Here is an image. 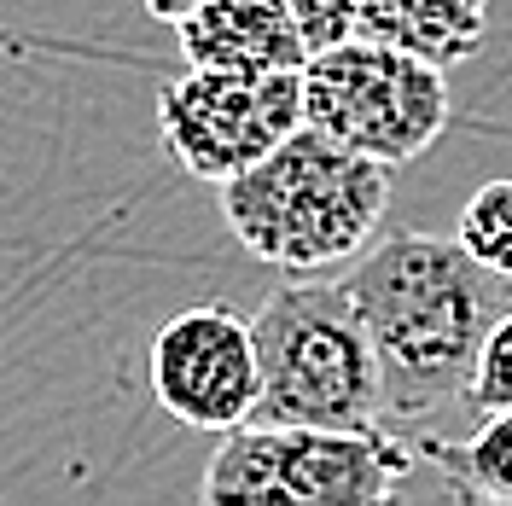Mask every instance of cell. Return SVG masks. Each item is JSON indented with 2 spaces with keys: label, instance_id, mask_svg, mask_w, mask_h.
Here are the masks:
<instances>
[{
  "label": "cell",
  "instance_id": "cell-1",
  "mask_svg": "<svg viewBox=\"0 0 512 506\" xmlns=\"http://www.w3.org/2000/svg\"><path fill=\"white\" fill-rule=\"evenodd\" d=\"M379 355L384 419H437L466 402L483 344L512 309V280L483 268L460 239L390 227L344 274Z\"/></svg>",
  "mask_w": 512,
  "mask_h": 506
},
{
  "label": "cell",
  "instance_id": "cell-2",
  "mask_svg": "<svg viewBox=\"0 0 512 506\" xmlns=\"http://www.w3.org/2000/svg\"><path fill=\"white\" fill-rule=\"evenodd\" d=\"M384 204L390 163L350 152L309 123L245 175L222 181V222L256 262L280 274H326L355 262L379 239Z\"/></svg>",
  "mask_w": 512,
  "mask_h": 506
},
{
  "label": "cell",
  "instance_id": "cell-3",
  "mask_svg": "<svg viewBox=\"0 0 512 506\" xmlns=\"http://www.w3.org/2000/svg\"><path fill=\"white\" fill-rule=\"evenodd\" d=\"M262 396L256 419L268 425H384V379L367 338V320L355 309L344 280L291 274L262 297L251 315Z\"/></svg>",
  "mask_w": 512,
  "mask_h": 506
},
{
  "label": "cell",
  "instance_id": "cell-4",
  "mask_svg": "<svg viewBox=\"0 0 512 506\" xmlns=\"http://www.w3.org/2000/svg\"><path fill=\"white\" fill-rule=\"evenodd\" d=\"M414 448L384 425H268L245 419L222 431L198 495L204 501H286V506H384L414 472Z\"/></svg>",
  "mask_w": 512,
  "mask_h": 506
},
{
  "label": "cell",
  "instance_id": "cell-5",
  "mask_svg": "<svg viewBox=\"0 0 512 506\" xmlns=\"http://www.w3.org/2000/svg\"><path fill=\"white\" fill-rule=\"evenodd\" d=\"M448 111L454 105L443 64L373 35L332 41L303 64V123L390 169L431 152L448 128Z\"/></svg>",
  "mask_w": 512,
  "mask_h": 506
},
{
  "label": "cell",
  "instance_id": "cell-6",
  "mask_svg": "<svg viewBox=\"0 0 512 506\" xmlns=\"http://www.w3.org/2000/svg\"><path fill=\"white\" fill-rule=\"evenodd\" d=\"M303 128V70H198L158 94V140L192 181L222 187Z\"/></svg>",
  "mask_w": 512,
  "mask_h": 506
},
{
  "label": "cell",
  "instance_id": "cell-7",
  "mask_svg": "<svg viewBox=\"0 0 512 506\" xmlns=\"http://www.w3.org/2000/svg\"><path fill=\"white\" fill-rule=\"evenodd\" d=\"M146 379L158 408L187 431H233L256 419L262 361H256L251 315L227 303H192L169 315L152 338Z\"/></svg>",
  "mask_w": 512,
  "mask_h": 506
},
{
  "label": "cell",
  "instance_id": "cell-8",
  "mask_svg": "<svg viewBox=\"0 0 512 506\" xmlns=\"http://www.w3.org/2000/svg\"><path fill=\"white\" fill-rule=\"evenodd\" d=\"M181 59L198 70H303L309 41L291 0H204L175 24Z\"/></svg>",
  "mask_w": 512,
  "mask_h": 506
},
{
  "label": "cell",
  "instance_id": "cell-9",
  "mask_svg": "<svg viewBox=\"0 0 512 506\" xmlns=\"http://www.w3.org/2000/svg\"><path fill=\"white\" fill-rule=\"evenodd\" d=\"M483 30H489V0H367L355 35L408 47V53L448 70V64H466L478 53Z\"/></svg>",
  "mask_w": 512,
  "mask_h": 506
},
{
  "label": "cell",
  "instance_id": "cell-10",
  "mask_svg": "<svg viewBox=\"0 0 512 506\" xmlns=\"http://www.w3.org/2000/svg\"><path fill=\"white\" fill-rule=\"evenodd\" d=\"M419 460H431V472L448 483V495L460 501H512V408H495L478 419L472 437L448 443L425 437Z\"/></svg>",
  "mask_w": 512,
  "mask_h": 506
},
{
  "label": "cell",
  "instance_id": "cell-11",
  "mask_svg": "<svg viewBox=\"0 0 512 506\" xmlns=\"http://www.w3.org/2000/svg\"><path fill=\"white\" fill-rule=\"evenodd\" d=\"M454 239L478 256L483 268H495V274H507L512 280V175L483 181V187L460 204Z\"/></svg>",
  "mask_w": 512,
  "mask_h": 506
},
{
  "label": "cell",
  "instance_id": "cell-12",
  "mask_svg": "<svg viewBox=\"0 0 512 506\" xmlns=\"http://www.w3.org/2000/svg\"><path fill=\"white\" fill-rule=\"evenodd\" d=\"M466 408H478V413L512 408V309L495 320V332H489V344H483L478 379L466 390Z\"/></svg>",
  "mask_w": 512,
  "mask_h": 506
},
{
  "label": "cell",
  "instance_id": "cell-13",
  "mask_svg": "<svg viewBox=\"0 0 512 506\" xmlns=\"http://www.w3.org/2000/svg\"><path fill=\"white\" fill-rule=\"evenodd\" d=\"M361 6H367V0H291L309 53L332 47V41H350V35L361 30Z\"/></svg>",
  "mask_w": 512,
  "mask_h": 506
},
{
  "label": "cell",
  "instance_id": "cell-14",
  "mask_svg": "<svg viewBox=\"0 0 512 506\" xmlns=\"http://www.w3.org/2000/svg\"><path fill=\"white\" fill-rule=\"evenodd\" d=\"M140 6H146L152 18H163V24H181V18H187V12H198L204 0H140Z\"/></svg>",
  "mask_w": 512,
  "mask_h": 506
}]
</instances>
